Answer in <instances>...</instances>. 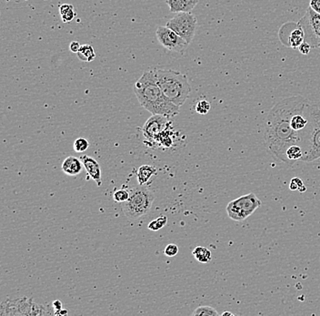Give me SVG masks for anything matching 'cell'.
Masks as SVG:
<instances>
[{"label": "cell", "instance_id": "cell-1", "mask_svg": "<svg viewBox=\"0 0 320 316\" xmlns=\"http://www.w3.org/2000/svg\"><path fill=\"white\" fill-rule=\"evenodd\" d=\"M302 98L292 96L279 100L268 113L265 123L264 139L268 152L275 160L289 166L292 164L286 158V150L292 145L302 148V136L290 124L291 117Z\"/></svg>", "mask_w": 320, "mask_h": 316}, {"label": "cell", "instance_id": "cell-2", "mask_svg": "<svg viewBox=\"0 0 320 316\" xmlns=\"http://www.w3.org/2000/svg\"><path fill=\"white\" fill-rule=\"evenodd\" d=\"M134 93L143 108L151 114H160L169 118L178 115L179 108L165 96L156 81L155 69L143 73L135 83Z\"/></svg>", "mask_w": 320, "mask_h": 316}, {"label": "cell", "instance_id": "cell-3", "mask_svg": "<svg viewBox=\"0 0 320 316\" xmlns=\"http://www.w3.org/2000/svg\"><path fill=\"white\" fill-rule=\"evenodd\" d=\"M156 81L165 96L172 103L181 107L191 92V86L185 74L172 70L155 69Z\"/></svg>", "mask_w": 320, "mask_h": 316}, {"label": "cell", "instance_id": "cell-4", "mask_svg": "<svg viewBox=\"0 0 320 316\" xmlns=\"http://www.w3.org/2000/svg\"><path fill=\"white\" fill-rule=\"evenodd\" d=\"M155 200L154 192L145 185L133 188L129 199L122 204V211L130 221H136L150 212Z\"/></svg>", "mask_w": 320, "mask_h": 316}, {"label": "cell", "instance_id": "cell-5", "mask_svg": "<svg viewBox=\"0 0 320 316\" xmlns=\"http://www.w3.org/2000/svg\"><path fill=\"white\" fill-rule=\"evenodd\" d=\"M48 306L35 303L32 299L22 298L3 301L0 306V315H47L54 314Z\"/></svg>", "mask_w": 320, "mask_h": 316}, {"label": "cell", "instance_id": "cell-6", "mask_svg": "<svg viewBox=\"0 0 320 316\" xmlns=\"http://www.w3.org/2000/svg\"><path fill=\"white\" fill-rule=\"evenodd\" d=\"M301 162H312L320 159V108L316 104L313 108L311 126L307 132Z\"/></svg>", "mask_w": 320, "mask_h": 316}, {"label": "cell", "instance_id": "cell-7", "mask_svg": "<svg viewBox=\"0 0 320 316\" xmlns=\"http://www.w3.org/2000/svg\"><path fill=\"white\" fill-rule=\"evenodd\" d=\"M262 205V203L254 193H248L231 200L227 205V212L231 220L242 221L253 214Z\"/></svg>", "mask_w": 320, "mask_h": 316}, {"label": "cell", "instance_id": "cell-8", "mask_svg": "<svg viewBox=\"0 0 320 316\" xmlns=\"http://www.w3.org/2000/svg\"><path fill=\"white\" fill-rule=\"evenodd\" d=\"M167 26L175 31L182 39L190 44L196 35L198 20L195 15L191 12L177 13V15L167 22Z\"/></svg>", "mask_w": 320, "mask_h": 316}, {"label": "cell", "instance_id": "cell-9", "mask_svg": "<svg viewBox=\"0 0 320 316\" xmlns=\"http://www.w3.org/2000/svg\"><path fill=\"white\" fill-rule=\"evenodd\" d=\"M305 32V41L310 44L312 48H318L320 44V14L316 13L308 7L305 15L299 21Z\"/></svg>", "mask_w": 320, "mask_h": 316}, {"label": "cell", "instance_id": "cell-10", "mask_svg": "<svg viewBox=\"0 0 320 316\" xmlns=\"http://www.w3.org/2000/svg\"><path fill=\"white\" fill-rule=\"evenodd\" d=\"M156 37L166 49L174 52L184 53L189 44L182 39L175 31L168 26H159L156 31Z\"/></svg>", "mask_w": 320, "mask_h": 316}, {"label": "cell", "instance_id": "cell-11", "mask_svg": "<svg viewBox=\"0 0 320 316\" xmlns=\"http://www.w3.org/2000/svg\"><path fill=\"white\" fill-rule=\"evenodd\" d=\"M170 118L160 115V114H152L151 117L147 120V122L143 126V135L145 137V143H151L159 136L163 131L169 129L171 122Z\"/></svg>", "mask_w": 320, "mask_h": 316}, {"label": "cell", "instance_id": "cell-12", "mask_svg": "<svg viewBox=\"0 0 320 316\" xmlns=\"http://www.w3.org/2000/svg\"><path fill=\"white\" fill-rule=\"evenodd\" d=\"M80 160L82 161L83 166L87 170L88 176L98 183V186H100L102 184V179H101V169H100L99 162L95 159L87 155H83L80 157Z\"/></svg>", "mask_w": 320, "mask_h": 316}, {"label": "cell", "instance_id": "cell-13", "mask_svg": "<svg viewBox=\"0 0 320 316\" xmlns=\"http://www.w3.org/2000/svg\"><path fill=\"white\" fill-rule=\"evenodd\" d=\"M167 4L172 13H186L195 9L199 0H167Z\"/></svg>", "mask_w": 320, "mask_h": 316}, {"label": "cell", "instance_id": "cell-14", "mask_svg": "<svg viewBox=\"0 0 320 316\" xmlns=\"http://www.w3.org/2000/svg\"><path fill=\"white\" fill-rule=\"evenodd\" d=\"M82 161L76 158V157L70 156L66 158L62 163V170L64 174L70 176H77L82 171Z\"/></svg>", "mask_w": 320, "mask_h": 316}, {"label": "cell", "instance_id": "cell-15", "mask_svg": "<svg viewBox=\"0 0 320 316\" xmlns=\"http://www.w3.org/2000/svg\"><path fill=\"white\" fill-rule=\"evenodd\" d=\"M304 41H305V32L298 23L295 25L294 28L290 32L286 45L290 46V48H299V46Z\"/></svg>", "mask_w": 320, "mask_h": 316}, {"label": "cell", "instance_id": "cell-16", "mask_svg": "<svg viewBox=\"0 0 320 316\" xmlns=\"http://www.w3.org/2000/svg\"><path fill=\"white\" fill-rule=\"evenodd\" d=\"M156 173V168L151 165H142L141 167H139L137 173L139 185L147 184L150 178Z\"/></svg>", "mask_w": 320, "mask_h": 316}, {"label": "cell", "instance_id": "cell-17", "mask_svg": "<svg viewBox=\"0 0 320 316\" xmlns=\"http://www.w3.org/2000/svg\"><path fill=\"white\" fill-rule=\"evenodd\" d=\"M78 59L83 62H91L94 61L95 58V49L91 45L85 44L81 45V48L79 49V51L77 53Z\"/></svg>", "mask_w": 320, "mask_h": 316}, {"label": "cell", "instance_id": "cell-18", "mask_svg": "<svg viewBox=\"0 0 320 316\" xmlns=\"http://www.w3.org/2000/svg\"><path fill=\"white\" fill-rule=\"evenodd\" d=\"M193 255L195 257L196 260L202 263V264H208L212 258L211 251L208 250V248L203 246L197 247L193 251Z\"/></svg>", "mask_w": 320, "mask_h": 316}, {"label": "cell", "instance_id": "cell-19", "mask_svg": "<svg viewBox=\"0 0 320 316\" xmlns=\"http://www.w3.org/2000/svg\"><path fill=\"white\" fill-rule=\"evenodd\" d=\"M59 12H60L62 21L64 23H70V22L72 21L76 16L74 7L70 4L61 5L59 7Z\"/></svg>", "mask_w": 320, "mask_h": 316}, {"label": "cell", "instance_id": "cell-20", "mask_svg": "<svg viewBox=\"0 0 320 316\" xmlns=\"http://www.w3.org/2000/svg\"><path fill=\"white\" fill-rule=\"evenodd\" d=\"M286 158L290 160V163L293 165L295 161L301 160L303 157L302 148L299 145H292L286 150Z\"/></svg>", "mask_w": 320, "mask_h": 316}, {"label": "cell", "instance_id": "cell-21", "mask_svg": "<svg viewBox=\"0 0 320 316\" xmlns=\"http://www.w3.org/2000/svg\"><path fill=\"white\" fill-rule=\"evenodd\" d=\"M168 222V217L162 215L158 218H156V220H153V221L149 222V224L147 226V228L153 231V232H156V231H159L162 229L163 227L166 226Z\"/></svg>", "mask_w": 320, "mask_h": 316}, {"label": "cell", "instance_id": "cell-22", "mask_svg": "<svg viewBox=\"0 0 320 316\" xmlns=\"http://www.w3.org/2000/svg\"><path fill=\"white\" fill-rule=\"evenodd\" d=\"M192 315L217 316L219 313L216 312V309L210 306H199L192 312Z\"/></svg>", "mask_w": 320, "mask_h": 316}, {"label": "cell", "instance_id": "cell-23", "mask_svg": "<svg viewBox=\"0 0 320 316\" xmlns=\"http://www.w3.org/2000/svg\"><path fill=\"white\" fill-rule=\"evenodd\" d=\"M290 189L291 191H299V192H305L307 191V187L304 185L302 180L299 177H295L290 181Z\"/></svg>", "mask_w": 320, "mask_h": 316}, {"label": "cell", "instance_id": "cell-24", "mask_svg": "<svg viewBox=\"0 0 320 316\" xmlns=\"http://www.w3.org/2000/svg\"><path fill=\"white\" fill-rule=\"evenodd\" d=\"M211 108V105L209 101L206 100H199V102L196 104V112L199 113L200 115H206Z\"/></svg>", "mask_w": 320, "mask_h": 316}, {"label": "cell", "instance_id": "cell-25", "mask_svg": "<svg viewBox=\"0 0 320 316\" xmlns=\"http://www.w3.org/2000/svg\"><path fill=\"white\" fill-rule=\"evenodd\" d=\"M130 198V192L125 190V189H121V190H117V191L114 192L113 194V199L116 202V203H120L123 204L126 202Z\"/></svg>", "mask_w": 320, "mask_h": 316}, {"label": "cell", "instance_id": "cell-26", "mask_svg": "<svg viewBox=\"0 0 320 316\" xmlns=\"http://www.w3.org/2000/svg\"><path fill=\"white\" fill-rule=\"evenodd\" d=\"M89 147V143L87 141V139L84 138H79L75 140L74 142V150L76 152H84L87 151Z\"/></svg>", "mask_w": 320, "mask_h": 316}, {"label": "cell", "instance_id": "cell-27", "mask_svg": "<svg viewBox=\"0 0 320 316\" xmlns=\"http://www.w3.org/2000/svg\"><path fill=\"white\" fill-rule=\"evenodd\" d=\"M164 253L168 257H175L178 253V247L174 243H170L165 248Z\"/></svg>", "mask_w": 320, "mask_h": 316}, {"label": "cell", "instance_id": "cell-28", "mask_svg": "<svg viewBox=\"0 0 320 316\" xmlns=\"http://www.w3.org/2000/svg\"><path fill=\"white\" fill-rule=\"evenodd\" d=\"M312 46L310 44L307 42V41H304L300 46H299V52L303 54V55H307L309 54V52L311 51Z\"/></svg>", "mask_w": 320, "mask_h": 316}, {"label": "cell", "instance_id": "cell-29", "mask_svg": "<svg viewBox=\"0 0 320 316\" xmlns=\"http://www.w3.org/2000/svg\"><path fill=\"white\" fill-rule=\"evenodd\" d=\"M309 7H310L315 12L320 14V0H310Z\"/></svg>", "mask_w": 320, "mask_h": 316}, {"label": "cell", "instance_id": "cell-30", "mask_svg": "<svg viewBox=\"0 0 320 316\" xmlns=\"http://www.w3.org/2000/svg\"><path fill=\"white\" fill-rule=\"evenodd\" d=\"M81 48V45L78 41H72L70 45V49L71 52L77 53L79 51V49Z\"/></svg>", "mask_w": 320, "mask_h": 316}, {"label": "cell", "instance_id": "cell-31", "mask_svg": "<svg viewBox=\"0 0 320 316\" xmlns=\"http://www.w3.org/2000/svg\"><path fill=\"white\" fill-rule=\"evenodd\" d=\"M52 308L53 310H54V312H59L62 310V303H61L59 300H56V301H54L52 303Z\"/></svg>", "mask_w": 320, "mask_h": 316}, {"label": "cell", "instance_id": "cell-32", "mask_svg": "<svg viewBox=\"0 0 320 316\" xmlns=\"http://www.w3.org/2000/svg\"><path fill=\"white\" fill-rule=\"evenodd\" d=\"M67 314H68V311L64 309H62L59 312H55V315H67Z\"/></svg>", "mask_w": 320, "mask_h": 316}, {"label": "cell", "instance_id": "cell-33", "mask_svg": "<svg viewBox=\"0 0 320 316\" xmlns=\"http://www.w3.org/2000/svg\"><path fill=\"white\" fill-rule=\"evenodd\" d=\"M221 315H222V316H228V315L234 316V314H233V313H232V312H223V313H222V314H221Z\"/></svg>", "mask_w": 320, "mask_h": 316}, {"label": "cell", "instance_id": "cell-34", "mask_svg": "<svg viewBox=\"0 0 320 316\" xmlns=\"http://www.w3.org/2000/svg\"><path fill=\"white\" fill-rule=\"evenodd\" d=\"M318 48H320V44H319V46H318Z\"/></svg>", "mask_w": 320, "mask_h": 316}]
</instances>
